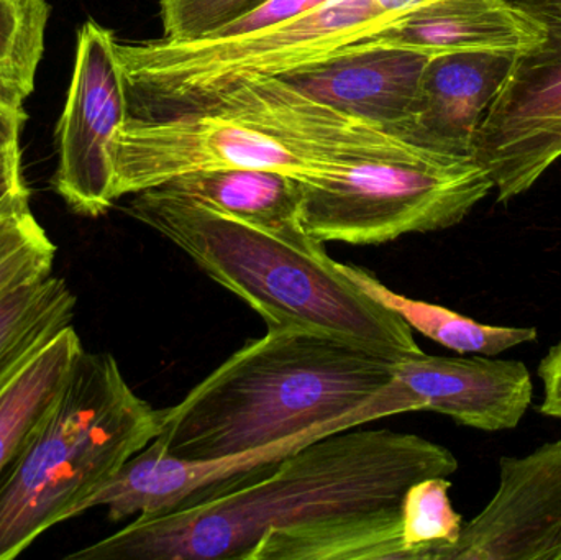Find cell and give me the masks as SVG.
<instances>
[{
  "label": "cell",
  "instance_id": "18",
  "mask_svg": "<svg viewBox=\"0 0 561 560\" xmlns=\"http://www.w3.org/2000/svg\"><path fill=\"white\" fill-rule=\"evenodd\" d=\"M76 302L68 283L53 275L0 296V393L49 341L72 325Z\"/></svg>",
  "mask_w": 561,
  "mask_h": 560
},
{
  "label": "cell",
  "instance_id": "7",
  "mask_svg": "<svg viewBox=\"0 0 561 560\" xmlns=\"http://www.w3.org/2000/svg\"><path fill=\"white\" fill-rule=\"evenodd\" d=\"M111 28L88 20L78 32L68 101L56 128L51 184L72 213L99 217L114 206V147L128 117L127 84Z\"/></svg>",
  "mask_w": 561,
  "mask_h": 560
},
{
  "label": "cell",
  "instance_id": "28",
  "mask_svg": "<svg viewBox=\"0 0 561 560\" xmlns=\"http://www.w3.org/2000/svg\"><path fill=\"white\" fill-rule=\"evenodd\" d=\"M519 2L533 7V9L547 10V12L561 16V0H519Z\"/></svg>",
  "mask_w": 561,
  "mask_h": 560
},
{
  "label": "cell",
  "instance_id": "10",
  "mask_svg": "<svg viewBox=\"0 0 561 560\" xmlns=\"http://www.w3.org/2000/svg\"><path fill=\"white\" fill-rule=\"evenodd\" d=\"M394 380L417 411H434L461 426L497 433L516 430L533 403L529 368L517 361L409 355L396 362Z\"/></svg>",
  "mask_w": 561,
  "mask_h": 560
},
{
  "label": "cell",
  "instance_id": "4",
  "mask_svg": "<svg viewBox=\"0 0 561 560\" xmlns=\"http://www.w3.org/2000/svg\"><path fill=\"white\" fill-rule=\"evenodd\" d=\"M127 213L183 250L268 328L327 332L401 361L421 354L408 322L366 295L304 227L273 229L158 186Z\"/></svg>",
  "mask_w": 561,
  "mask_h": 560
},
{
  "label": "cell",
  "instance_id": "2",
  "mask_svg": "<svg viewBox=\"0 0 561 560\" xmlns=\"http://www.w3.org/2000/svg\"><path fill=\"white\" fill-rule=\"evenodd\" d=\"M394 358L327 332L268 328L160 411L170 456L216 459L414 413Z\"/></svg>",
  "mask_w": 561,
  "mask_h": 560
},
{
  "label": "cell",
  "instance_id": "26",
  "mask_svg": "<svg viewBox=\"0 0 561 560\" xmlns=\"http://www.w3.org/2000/svg\"><path fill=\"white\" fill-rule=\"evenodd\" d=\"M539 377L543 385L540 413L561 421V341L540 362Z\"/></svg>",
  "mask_w": 561,
  "mask_h": 560
},
{
  "label": "cell",
  "instance_id": "22",
  "mask_svg": "<svg viewBox=\"0 0 561 560\" xmlns=\"http://www.w3.org/2000/svg\"><path fill=\"white\" fill-rule=\"evenodd\" d=\"M56 247L32 210L0 219V296L51 275Z\"/></svg>",
  "mask_w": 561,
  "mask_h": 560
},
{
  "label": "cell",
  "instance_id": "3",
  "mask_svg": "<svg viewBox=\"0 0 561 560\" xmlns=\"http://www.w3.org/2000/svg\"><path fill=\"white\" fill-rule=\"evenodd\" d=\"M444 151L336 111L283 78L242 82L210 104L158 118L127 117L114 147L115 199L196 171H276L302 183L350 168Z\"/></svg>",
  "mask_w": 561,
  "mask_h": 560
},
{
  "label": "cell",
  "instance_id": "16",
  "mask_svg": "<svg viewBox=\"0 0 561 560\" xmlns=\"http://www.w3.org/2000/svg\"><path fill=\"white\" fill-rule=\"evenodd\" d=\"M82 351L76 329H62L0 393V476L61 400Z\"/></svg>",
  "mask_w": 561,
  "mask_h": 560
},
{
  "label": "cell",
  "instance_id": "6",
  "mask_svg": "<svg viewBox=\"0 0 561 560\" xmlns=\"http://www.w3.org/2000/svg\"><path fill=\"white\" fill-rule=\"evenodd\" d=\"M493 190L488 171L465 155L356 164L333 180L304 183L300 222L323 243L379 245L450 229Z\"/></svg>",
  "mask_w": 561,
  "mask_h": 560
},
{
  "label": "cell",
  "instance_id": "21",
  "mask_svg": "<svg viewBox=\"0 0 561 560\" xmlns=\"http://www.w3.org/2000/svg\"><path fill=\"white\" fill-rule=\"evenodd\" d=\"M448 477H431L409 487L401 503V535L409 560H435L454 545L463 518L450 502Z\"/></svg>",
  "mask_w": 561,
  "mask_h": 560
},
{
  "label": "cell",
  "instance_id": "17",
  "mask_svg": "<svg viewBox=\"0 0 561 560\" xmlns=\"http://www.w3.org/2000/svg\"><path fill=\"white\" fill-rule=\"evenodd\" d=\"M163 187L260 226L304 227L300 222L304 183L276 171L243 168L196 171L174 178Z\"/></svg>",
  "mask_w": 561,
  "mask_h": 560
},
{
  "label": "cell",
  "instance_id": "23",
  "mask_svg": "<svg viewBox=\"0 0 561 560\" xmlns=\"http://www.w3.org/2000/svg\"><path fill=\"white\" fill-rule=\"evenodd\" d=\"M163 38L193 42L214 35L265 0H158Z\"/></svg>",
  "mask_w": 561,
  "mask_h": 560
},
{
  "label": "cell",
  "instance_id": "9",
  "mask_svg": "<svg viewBox=\"0 0 561 560\" xmlns=\"http://www.w3.org/2000/svg\"><path fill=\"white\" fill-rule=\"evenodd\" d=\"M435 560H561V441L500 460V487Z\"/></svg>",
  "mask_w": 561,
  "mask_h": 560
},
{
  "label": "cell",
  "instance_id": "12",
  "mask_svg": "<svg viewBox=\"0 0 561 560\" xmlns=\"http://www.w3.org/2000/svg\"><path fill=\"white\" fill-rule=\"evenodd\" d=\"M323 436L327 434H306L265 449L216 459L170 456L153 439L135 454L114 479L82 503L81 513L105 506L108 518L115 523L130 516L164 515Z\"/></svg>",
  "mask_w": 561,
  "mask_h": 560
},
{
  "label": "cell",
  "instance_id": "11",
  "mask_svg": "<svg viewBox=\"0 0 561 560\" xmlns=\"http://www.w3.org/2000/svg\"><path fill=\"white\" fill-rule=\"evenodd\" d=\"M431 58L414 49L359 42L283 79L336 111L409 137Z\"/></svg>",
  "mask_w": 561,
  "mask_h": 560
},
{
  "label": "cell",
  "instance_id": "5",
  "mask_svg": "<svg viewBox=\"0 0 561 560\" xmlns=\"http://www.w3.org/2000/svg\"><path fill=\"white\" fill-rule=\"evenodd\" d=\"M160 434V411L125 380L114 355L82 351L61 400L0 476V560L22 555Z\"/></svg>",
  "mask_w": 561,
  "mask_h": 560
},
{
  "label": "cell",
  "instance_id": "25",
  "mask_svg": "<svg viewBox=\"0 0 561 560\" xmlns=\"http://www.w3.org/2000/svg\"><path fill=\"white\" fill-rule=\"evenodd\" d=\"M30 209V190L19 144L0 145V219Z\"/></svg>",
  "mask_w": 561,
  "mask_h": 560
},
{
  "label": "cell",
  "instance_id": "19",
  "mask_svg": "<svg viewBox=\"0 0 561 560\" xmlns=\"http://www.w3.org/2000/svg\"><path fill=\"white\" fill-rule=\"evenodd\" d=\"M342 272L355 282L366 295L401 316L409 328L458 354H478L484 357L500 355L520 344L537 341L536 328H507L481 324L460 312L440 305L408 298L392 292L373 273L362 266L340 263Z\"/></svg>",
  "mask_w": 561,
  "mask_h": 560
},
{
  "label": "cell",
  "instance_id": "8",
  "mask_svg": "<svg viewBox=\"0 0 561 560\" xmlns=\"http://www.w3.org/2000/svg\"><path fill=\"white\" fill-rule=\"evenodd\" d=\"M527 9L542 19L546 36L514 56L474 140L473 158L503 204L527 193L561 158V16Z\"/></svg>",
  "mask_w": 561,
  "mask_h": 560
},
{
  "label": "cell",
  "instance_id": "27",
  "mask_svg": "<svg viewBox=\"0 0 561 560\" xmlns=\"http://www.w3.org/2000/svg\"><path fill=\"white\" fill-rule=\"evenodd\" d=\"M25 122V108L10 107L0 102V145L19 144Z\"/></svg>",
  "mask_w": 561,
  "mask_h": 560
},
{
  "label": "cell",
  "instance_id": "20",
  "mask_svg": "<svg viewBox=\"0 0 561 560\" xmlns=\"http://www.w3.org/2000/svg\"><path fill=\"white\" fill-rule=\"evenodd\" d=\"M46 0H0V102L22 108L45 49Z\"/></svg>",
  "mask_w": 561,
  "mask_h": 560
},
{
  "label": "cell",
  "instance_id": "15",
  "mask_svg": "<svg viewBox=\"0 0 561 560\" xmlns=\"http://www.w3.org/2000/svg\"><path fill=\"white\" fill-rule=\"evenodd\" d=\"M245 560H409L401 508L265 533Z\"/></svg>",
  "mask_w": 561,
  "mask_h": 560
},
{
  "label": "cell",
  "instance_id": "13",
  "mask_svg": "<svg viewBox=\"0 0 561 560\" xmlns=\"http://www.w3.org/2000/svg\"><path fill=\"white\" fill-rule=\"evenodd\" d=\"M513 61L514 55L496 52L432 56L422 75L409 137L431 150L473 157L478 132Z\"/></svg>",
  "mask_w": 561,
  "mask_h": 560
},
{
  "label": "cell",
  "instance_id": "1",
  "mask_svg": "<svg viewBox=\"0 0 561 560\" xmlns=\"http://www.w3.org/2000/svg\"><path fill=\"white\" fill-rule=\"evenodd\" d=\"M327 434L173 512L137 516L75 560H245L265 533L401 508L409 487L450 477L447 447L391 430Z\"/></svg>",
  "mask_w": 561,
  "mask_h": 560
},
{
  "label": "cell",
  "instance_id": "14",
  "mask_svg": "<svg viewBox=\"0 0 561 560\" xmlns=\"http://www.w3.org/2000/svg\"><path fill=\"white\" fill-rule=\"evenodd\" d=\"M546 36L542 19L511 0H432L366 43L425 55L496 52L519 55Z\"/></svg>",
  "mask_w": 561,
  "mask_h": 560
},
{
  "label": "cell",
  "instance_id": "24",
  "mask_svg": "<svg viewBox=\"0 0 561 560\" xmlns=\"http://www.w3.org/2000/svg\"><path fill=\"white\" fill-rule=\"evenodd\" d=\"M325 2H329V0H265L245 15L239 16L229 25L222 26L214 35L206 36V38L243 35V33L268 28V26L278 25V23L287 22V20L310 12V10L323 5Z\"/></svg>",
  "mask_w": 561,
  "mask_h": 560
}]
</instances>
